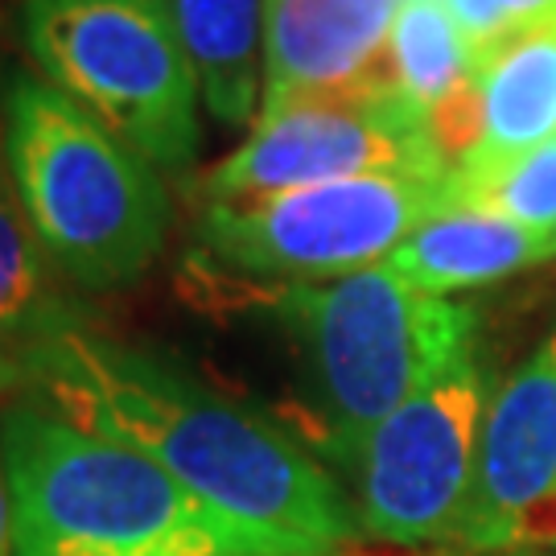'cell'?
I'll use <instances>...</instances> for the list:
<instances>
[{"mask_svg":"<svg viewBox=\"0 0 556 556\" xmlns=\"http://www.w3.org/2000/svg\"><path fill=\"white\" fill-rule=\"evenodd\" d=\"M21 392L157 462L190 495L256 532L314 556L358 536L355 503L293 433L144 346L66 326L21 355Z\"/></svg>","mask_w":556,"mask_h":556,"instance_id":"6da1fadb","label":"cell"},{"mask_svg":"<svg viewBox=\"0 0 556 556\" xmlns=\"http://www.w3.org/2000/svg\"><path fill=\"white\" fill-rule=\"evenodd\" d=\"M13 556H314L190 495L157 462L21 392L0 413Z\"/></svg>","mask_w":556,"mask_h":556,"instance_id":"7a4b0ae2","label":"cell"},{"mask_svg":"<svg viewBox=\"0 0 556 556\" xmlns=\"http://www.w3.org/2000/svg\"><path fill=\"white\" fill-rule=\"evenodd\" d=\"M0 140L21 215L66 285L124 289L157 264L174 227L161 169L38 71H13L4 83Z\"/></svg>","mask_w":556,"mask_h":556,"instance_id":"3957f363","label":"cell"},{"mask_svg":"<svg viewBox=\"0 0 556 556\" xmlns=\"http://www.w3.org/2000/svg\"><path fill=\"white\" fill-rule=\"evenodd\" d=\"M277 309L305 358L321 450L342 466L355 462L379 420L475 351V309L420 293L388 264L285 285Z\"/></svg>","mask_w":556,"mask_h":556,"instance_id":"277c9868","label":"cell"},{"mask_svg":"<svg viewBox=\"0 0 556 556\" xmlns=\"http://www.w3.org/2000/svg\"><path fill=\"white\" fill-rule=\"evenodd\" d=\"M34 71L132 153L178 174L199 157V75L169 0H21Z\"/></svg>","mask_w":556,"mask_h":556,"instance_id":"5b68a950","label":"cell"},{"mask_svg":"<svg viewBox=\"0 0 556 556\" xmlns=\"http://www.w3.org/2000/svg\"><path fill=\"white\" fill-rule=\"evenodd\" d=\"M441 211H450V181L371 174L264 199L202 202L194 239L199 256L223 273L321 285L383 264Z\"/></svg>","mask_w":556,"mask_h":556,"instance_id":"8992f818","label":"cell"},{"mask_svg":"<svg viewBox=\"0 0 556 556\" xmlns=\"http://www.w3.org/2000/svg\"><path fill=\"white\" fill-rule=\"evenodd\" d=\"M486 400V379L470 351L433 388L379 420L351 462L363 536L400 548L457 540L475 486Z\"/></svg>","mask_w":556,"mask_h":556,"instance_id":"52a82bcc","label":"cell"},{"mask_svg":"<svg viewBox=\"0 0 556 556\" xmlns=\"http://www.w3.org/2000/svg\"><path fill=\"white\" fill-rule=\"evenodd\" d=\"M371 174L450 181L429 140V124L400 108L383 87L309 96L260 112L236 153L206 169L199 181V206Z\"/></svg>","mask_w":556,"mask_h":556,"instance_id":"ba28073f","label":"cell"},{"mask_svg":"<svg viewBox=\"0 0 556 556\" xmlns=\"http://www.w3.org/2000/svg\"><path fill=\"white\" fill-rule=\"evenodd\" d=\"M457 544L478 556L556 544V355L548 342L486 400Z\"/></svg>","mask_w":556,"mask_h":556,"instance_id":"9c48e42d","label":"cell"},{"mask_svg":"<svg viewBox=\"0 0 556 556\" xmlns=\"http://www.w3.org/2000/svg\"><path fill=\"white\" fill-rule=\"evenodd\" d=\"M404 0H264L260 112L309 96L371 91Z\"/></svg>","mask_w":556,"mask_h":556,"instance_id":"30bf717a","label":"cell"},{"mask_svg":"<svg viewBox=\"0 0 556 556\" xmlns=\"http://www.w3.org/2000/svg\"><path fill=\"white\" fill-rule=\"evenodd\" d=\"M556 256V236L532 231L486 206H450L420 223L413 236L383 260L400 280L420 293H462L536 268Z\"/></svg>","mask_w":556,"mask_h":556,"instance_id":"8fae6325","label":"cell"},{"mask_svg":"<svg viewBox=\"0 0 556 556\" xmlns=\"http://www.w3.org/2000/svg\"><path fill=\"white\" fill-rule=\"evenodd\" d=\"M482 144L450 181L486 178L556 140V25L503 41L475 62Z\"/></svg>","mask_w":556,"mask_h":556,"instance_id":"7c38bea8","label":"cell"},{"mask_svg":"<svg viewBox=\"0 0 556 556\" xmlns=\"http://www.w3.org/2000/svg\"><path fill=\"white\" fill-rule=\"evenodd\" d=\"M206 112L248 128L264 100V0H169Z\"/></svg>","mask_w":556,"mask_h":556,"instance_id":"4fadbf2b","label":"cell"},{"mask_svg":"<svg viewBox=\"0 0 556 556\" xmlns=\"http://www.w3.org/2000/svg\"><path fill=\"white\" fill-rule=\"evenodd\" d=\"M470 79H475V54L462 38V25L454 21L450 4L404 0L379 66L383 91L429 124L441 103Z\"/></svg>","mask_w":556,"mask_h":556,"instance_id":"5bb4252c","label":"cell"},{"mask_svg":"<svg viewBox=\"0 0 556 556\" xmlns=\"http://www.w3.org/2000/svg\"><path fill=\"white\" fill-rule=\"evenodd\" d=\"M59 273L41 252L17 194H0V358H21L41 338L83 326L79 309L62 298Z\"/></svg>","mask_w":556,"mask_h":556,"instance_id":"9a60e30c","label":"cell"},{"mask_svg":"<svg viewBox=\"0 0 556 556\" xmlns=\"http://www.w3.org/2000/svg\"><path fill=\"white\" fill-rule=\"evenodd\" d=\"M450 206H486L532 231L556 236V140L486 178L450 181Z\"/></svg>","mask_w":556,"mask_h":556,"instance_id":"2e32d148","label":"cell"},{"mask_svg":"<svg viewBox=\"0 0 556 556\" xmlns=\"http://www.w3.org/2000/svg\"><path fill=\"white\" fill-rule=\"evenodd\" d=\"M470 54L486 59L503 41L556 25V0H445Z\"/></svg>","mask_w":556,"mask_h":556,"instance_id":"e0dca14e","label":"cell"},{"mask_svg":"<svg viewBox=\"0 0 556 556\" xmlns=\"http://www.w3.org/2000/svg\"><path fill=\"white\" fill-rule=\"evenodd\" d=\"M0 556H13V498H9L4 462H0Z\"/></svg>","mask_w":556,"mask_h":556,"instance_id":"ac0fdd59","label":"cell"},{"mask_svg":"<svg viewBox=\"0 0 556 556\" xmlns=\"http://www.w3.org/2000/svg\"><path fill=\"white\" fill-rule=\"evenodd\" d=\"M21 388V358H0V400Z\"/></svg>","mask_w":556,"mask_h":556,"instance_id":"d6986e66","label":"cell"},{"mask_svg":"<svg viewBox=\"0 0 556 556\" xmlns=\"http://www.w3.org/2000/svg\"><path fill=\"white\" fill-rule=\"evenodd\" d=\"M9 165H4V140H0V194H9Z\"/></svg>","mask_w":556,"mask_h":556,"instance_id":"ffe728a7","label":"cell"},{"mask_svg":"<svg viewBox=\"0 0 556 556\" xmlns=\"http://www.w3.org/2000/svg\"><path fill=\"white\" fill-rule=\"evenodd\" d=\"M482 556H544V553H536V548H528V553H482Z\"/></svg>","mask_w":556,"mask_h":556,"instance_id":"44dd1931","label":"cell"},{"mask_svg":"<svg viewBox=\"0 0 556 556\" xmlns=\"http://www.w3.org/2000/svg\"><path fill=\"white\" fill-rule=\"evenodd\" d=\"M548 351H553V355H556V334H553V338H548Z\"/></svg>","mask_w":556,"mask_h":556,"instance_id":"7402d4cb","label":"cell"},{"mask_svg":"<svg viewBox=\"0 0 556 556\" xmlns=\"http://www.w3.org/2000/svg\"><path fill=\"white\" fill-rule=\"evenodd\" d=\"M330 556H338V553H330Z\"/></svg>","mask_w":556,"mask_h":556,"instance_id":"603a6c76","label":"cell"}]
</instances>
